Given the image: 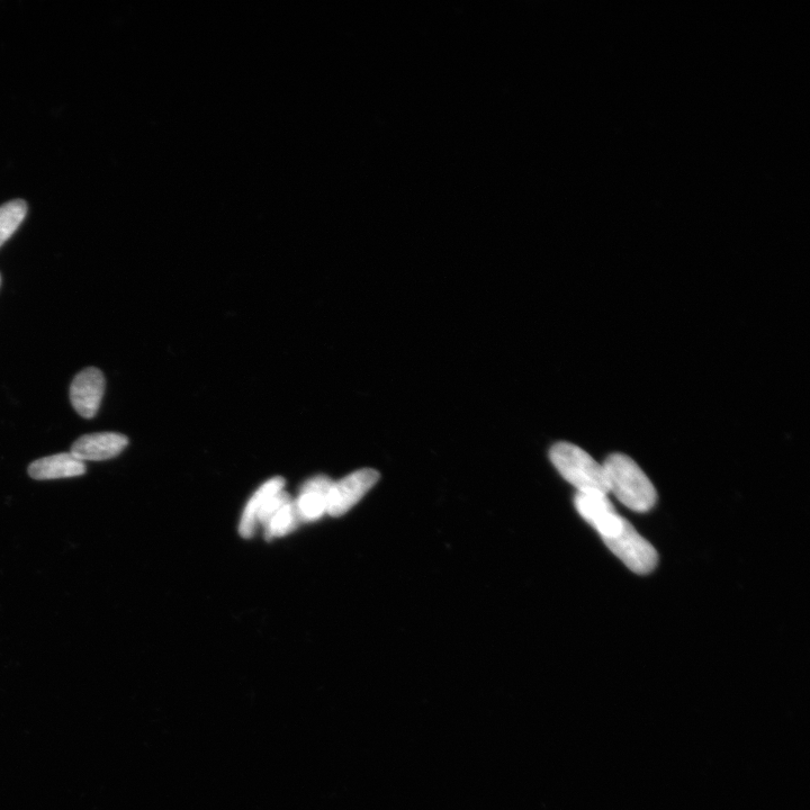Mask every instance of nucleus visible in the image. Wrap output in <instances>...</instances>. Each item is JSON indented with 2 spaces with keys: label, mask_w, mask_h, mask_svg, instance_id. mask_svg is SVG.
I'll list each match as a JSON object with an SVG mask.
<instances>
[{
  "label": "nucleus",
  "mask_w": 810,
  "mask_h": 810,
  "mask_svg": "<svg viewBox=\"0 0 810 810\" xmlns=\"http://www.w3.org/2000/svg\"><path fill=\"white\" fill-rule=\"evenodd\" d=\"M608 492L630 510L650 511L656 503L653 483L632 458L624 454L610 455L603 463Z\"/></svg>",
  "instance_id": "1"
},
{
  "label": "nucleus",
  "mask_w": 810,
  "mask_h": 810,
  "mask_svg": "<svg viewBox=\"0 0 810 810\" xmlns=\"http://www.w3.org/2000/svg\"><path fill=\"white\" fill-rule=\"evenodd\" d=\"M549 457L556 470L579 493L609 494L605 468L579 446L557 443Z\"/></svg>",
  "instance_id": "2"
},
{
  "label": "nucleus",
  "mask_w": 810,
  "mask_h": 810,
  "mask_svg": "<svg viewBox=\"0 0 810 810\" xmlns=\"http://www.w3.org/2000/svg\"><path fill=\"white\" fill-rule=\"evenodd\" d=\"M610 551L637 574L651 573L659 562L655 548L626 519L615 534L603 539Z\"/></svg>",
  "instance_id": "3"
},
{
  "label": "nucleus",
  "mask_w": 810,
  "mask_h": 810,
  "mask_svg": "<svg viewBox=\"0 0 810 810\" xmlns=\"http://www.w3.org/2000/svg\"><path fill=\"white\" fill-rule=\"evenodd\" d=\"M380 481V473L373 468H363L338 482H333L328 498V515L341 517L356 506L365 494Z\"/></svg>",
  "instance_id": "4"
},
{
  "label": "nucleus",
  "mask_w": 810,
  "mask_h": 810,
  "mask_svg": "<svg viewBox=\"0 0 810 810\" xmlns=\"http://www.w3.org/2000/svg\"><path fill=\"white\" fill-rule=\"evenodd\" d=\"M575 507L580 516L605 539L623 525L625 518L618 515L608 498L602 493H576Z\"/></svg>",
  "instance_id": "5"
},
{
  "label": "nucleus",
  "mask_w": 810,
  "mask_h": 810,
  "mask_svg": "<svg viewBox=\"0 0 810 810\" xmlns=\"http://www.w3.org/2000/svg\"><path fill=\"white\" fill-rule=\"evenodd\" d=\"M105 377L99 369L89 367L80 372L70 387L72 407L81 417L92 419L101 407Z\"/></svg>",
  "instance_id": "6"
},
{
  "label": "nucleus",
  "mask_w": 810,
  "mask_h": 810,
  "mask_svg": "<svg viewBox=\"0 0 810 810\" xmlns=\"http://www.w3.org/2000/svg\"><path fill=\"white\" fill-rule=\"evenodd\" d=\"M128 445L129 439L124 435L115 434V432H99V434L85 435L77 439L72 445L70 453L84 463L85 461L101 462L119 456Z\"/></svg>",
  "instance_id": "7"
},
{
  "label": "nucleus",
  "mask_w": 810,
  "mask_h": 810,
  "mask_svg": "<svg viewBox=\"0 0 810 810\" xmlns=\"http://www.w3.org/2000/svg\"><path fill=\"white\" fill-rule=\"evenodd\" d=\"M333 481L326 475H317L306 481L294 503L302 522L319 520L326 515Z\"/></svg>",
  "instance_id": "8"
},
{
  "label": "nucleus",
  "mask_w": 810,
  "mask_h": 810,
  "mask_svg": "<svg viewBox=\"0 0 810 810\" xmlns=\"http://www.w3.org/2000/svg\"><path fill=\"white\" fill-rule=\"evenodd\" d=\"M85 473V463L71 453L43 457L29 467V474L36 481L69 479Z\"/></svg>",
  "instance_id": "9"
},
{
  "label": "nucleus",
  "mask_w": 810,
  "mask_h": 810,
  "mask_svg": "<svg viewBox=\"0 0 810 810\" xmlns=\"http://www.w3.org/2000/svg\"><path fill=\"white\" fill-rule=\"evenodd\" d=\"M285 480L281 476L268 480L252 495L247 503L239 525V534L242 538L249 539L255 535L257 529V515L261 504L274 493L284 490Z\"/></svg>",
  "instance_id": "10"
},
{
  "label": "nucleus",
  "mask_w": 810,
  "mask_h": 810,
  "mask_svg": "<svg viewBox=\"0 0 810 810\" xmlns=\"http://www.w3.org/2000/svg\"><path fill=\"white\" fill-rule=\"evenodd\" d=\"M300 522H302V520L292 500L269 520L268 524L265 526L266 538L272 540L275 537L286 536L292 533V531L300 525Z\"/></svg>",
  "instance_id": "11"
},
{
  "label": "nucleus",
  "mask_w": 810,
  "mask_h": 810,
  "mask_svg": "<svg viewBox=\"0 0 810 810\" xmlns=\"http://www.w3.org/2000/svg\"><path fill=\"white\" fill-rule=\"evenodd\" d=\"M27 211L24 201L15 200L0 207V247L13 236L20 227Z\"/></svg>",
  "instance_id": "12"
},
{
  "label": "nucleus",
  "mask_w": 810,
  "mask_h": 810,
  "mask_svg": "<svg viewBox=\"0 0 810 810\" xmlns=\"http://www.w3.org/2000/svg\"><path fill=\"white\" fill-rule=\"evenodd\" d=\"M292 501L291 495L284 490L269 495V497L261 504L257 515V524L264 527L268 524L276 513L281 510L287 503Z\"/></svg>",
  "instance_id": "13"
},
{
  "label": "nucleus",
  "mask_w": 810,
  "mask_h": 810,
  "mask_svg": "<svg viewBox=\"0 0 810 810\" xmlns=\"http://www.w3.org/2000/svg\"><path fill=\"white\" fill-rule=\"evenodd\" d=\"M0 284H2V277H0Z\"/></svg>",
  "instance_id": "14"
}]
</instances>
